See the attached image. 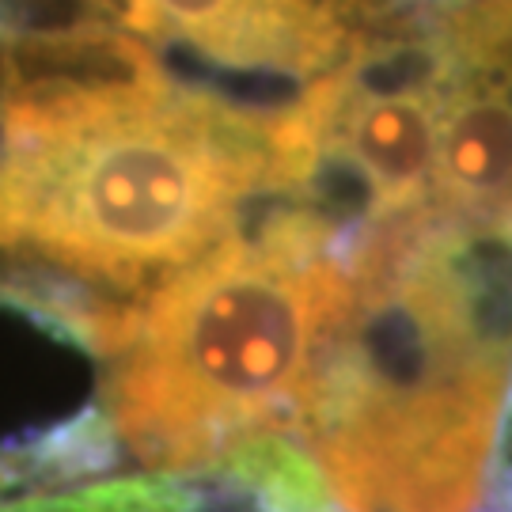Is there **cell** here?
<instances>
[{"label":"cell","mask_w":512,"mask_h":512,"mask_svg":"<svg viewBox=\"0 0 512 512\" xmlns=\"http://www.w3.org/2000/svg\"><path fill=\"white\" fill-rule=\"evenodd\" d=\"M274 198V114L167 76L141 42H50L0 107V258L118 315Z\"/></svg>","instance_id":"cell-1"},{"label":"cell","mask_w":512,"mask_h":512,"mask_svg":"<svg viewBox=\"0 0 512 512\" xmlns=\"http://www.w3.org/2000/svg\"><path fill=\"white\" fill-rule=\"evenodd\" d=\"M512 425V217H418L349 251L289 437L342 512H486Z\"/></svg>","instance_id":"cell-2"},{"label":"cell","mask_w":512,"mask_h":512,"mask_svg":"<svg viewBox=\"0 0 512 512\" xmlns=\"http://www.w3.org/2000/svg\"><path fill=\"white\" fill-rule=\"evenodd\" d=\"M346 293L349 258L327 220L285 198L258 202L95 346L110 440L137 467H194L289 437Z\"/></svg>","instance_id":"cell-3"},{"label":"cell","mask_w":512,"mask_h":512,"mask_svg":"<svg viewBox=\"0 0 512 512\" xmlns=\"http://www.w3.org/2000/svg\"><path fill=\"white\" fill-rule=\"evenodd\" d=\"M429 213L512 217V0H437Z\"/></svg>","instance_id":"cell-4"},{"label":"cell","mask_w":512,"mask_h":512,"mask_svg":"<svg viewBox=\"0 0 512 512\" xmlns=\"http://www.w3.org/2000/svg\"><path fill=\"white\" fill-rule=\"evenodd\" d=\"M133 42H160L224 69L315 80L342 65L403 0H88Z\"/></svg>","instance_id":"cell-5"},{"label":"cell","mask_w":512,"mask_h":512,"mask_svg":"<svg viewBox=\"0 0 512 512\" xmlns=\"http://www.w3.org/2000/svg\"><path fill=\"white\" fill-rule=\"evenodd\" d=\"M0 512H342L319 467L293 437H258L194 467L4 497Z\"/></svg>","instance_id":"cell-6"}]
</instances>
